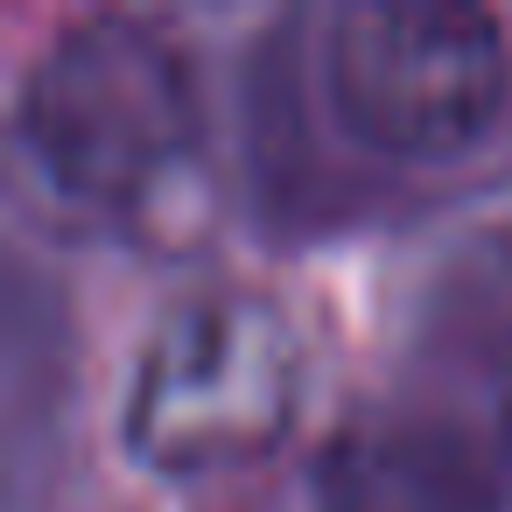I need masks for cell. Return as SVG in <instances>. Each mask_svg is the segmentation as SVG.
I'll return each instance as SVG.
<instances>
[{
    "label": "cell",
    "mask_w": 512,
    "mask_h": 512,
    "mask_svg": "<svg viewBox=\"0 0 512 512\" xmlns=\"http://www.w3.org/2000/svg\"><path fill=\"white\" fill-rule=\"evenodd\" d=\"M302 344L260 295H204L176 309L134 379L127 442L155 470H204L260 456L295 414Z\"/></svg>",
    "instance_id": "2"
},
{
    "label": "cell",
    "mask_w": 512,
    "mask_h": 512,
    "mask_svg": "<svg viewBox=\"0 0 512 512\" xmlns=\"http://www.w3.org/2000/svg\"><path fill=\"white\" fill-rule=\"evenodd\" d=\"M498 421H505V435H512V365H505V393H498Z\"/></svg>",
    "instance_id": "5"
},
{
    "label": "cell",
    "mask_w": 512,
    "mask_h": 512,
    "mask_svg": "<svg viewBox=\"0 0 512 512\" xmlns=\"http://www.w3.org/2000/svg\"><path fill=\"white\" fill-rule=\"evenodd\" d=\"M505 36L463 0H358L330 29V99L379 155H456L505 106Z\"/></svg>",
    "instance_id": "3"
},
{
    "label": "cell",
    "mask_w": 512,
    "mask_h": 512,
    "mask_svg": "<svg viewBox=\"0 0 512 512\" xmlns=\"http://www.w3.org/2000/svg\"><path fill=\"white\" fill-rule=\"evenodd\" d=\"M22 134L71 197L134 204L197 141L190 64L148 22H78L36 64L22 92Z\"/></svg>",
    "instance_id": "1"
},
{
    "label": "cell",
    "mask_w": 512,
    "mask_h": 512,
    "mask_svg": "<svg viewBox=\"0 0 512 512\" xmlns=\"http://www.w3.org/2000/svg\"><path fill=\"white\" fill-rule=\"evenodd\" d=\"M323 512H498L477 449L456 428L379 414L344 428L316 470Z\"/></svg>",
    "instance_id": "4"
}]
</instances>
